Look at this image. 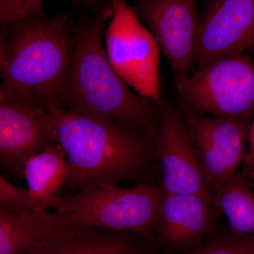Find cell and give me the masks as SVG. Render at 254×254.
Listing matches in <instances>:
<instances>
[{
	"label": "cell",
	"instance_id": "cell-1",
	"mask_svg": "<svg viewBox=\"0 0 254 254\" xmlns=\"http://www.w3.org/2000/svg\"><path fill=\"white\" fill-rule=\"evenodd\" d=\"M45 104L56 119L58 143L68 164L64 187L77 193L123 182L160 183L155 133L73 113L55 99Z\"/></svg>",
	"mask_w": 254,
	"mask_h": 254
},
{
	"label": "cell",
	"instance_id": "cell-2",
	"mask_svg": "<svg viewBox=\"0 0 254 254\" xmlns=\"http://www.w3.org/2000/svg\"><path fill=\"white\" fill-rule=\"evenodd\" d=\"M112 12L105 10L73 21L72 62L57 102L73 113L115 120L156 134L158 103L130 91L107 56L105 23Z\"/></svg>",
	"mask_w": 254,
	"mask_h": 254
},
{
	"label": "cell",
	"instance_id": "cell-3",
	"mask_svg": "<svg viewBox=\"0 0 254 254\" xmlns=\"http://www.w3.org/2000/svg\"><path fill=\"white\" fill-rule=\"evenodd\" d=\"M3 28L0 93H31L43 103L56 100L72 62V20L60 14L24 18Z\"/></svg>",
	"mask_w": 254,
	"mask_h": 254
},
{
	"label": "cell",
	"instance_id": "cell-4",
	"mask_svg": "<svg viewBox=\"0 0 254 254\" xmlns=\"http://www.w3.org/2000/svg\"><path fill=\"white\" fill-rule=\"evenodd\" d=\"M163 195L160 183L131 188L103 186L55 195L48 208L71 214L83 227L136 232L155 239L153 227Z\"/></svg>",
	"mask_w": 254,
	"mask_h": 254
},
{
	"label": "cell",
	"instance_id": "cell-5",
	"mask_svg": "<svg viewBox=\"0 0 254 254\" xmlns=\"http://www.w3.org/2000/svg\"><path fill=\"white\" fill-rule=\"evenodd\" d=\"M182 105L217 118L250 120L254 113V64L242 53L225 55L176 80Z\"/></svg>",
	"mask_w": 254,
	"mask_h": 254
},
{
	"label": "cell",
	"instance_id": "cell-6",
	"mask_svg": "<svg viewBox=\"0 0 254 254\" xmlns=\"http://www.w3.org/2000/svg\"><path fill=\"white\" fill-rule=\"evenodd\" d=\"M112 16L104 33L107 56L114 70L142 98L159 103V48L125 0H111Z\"/></svg>",
	"mask_w": 254,
	"mask_h": 254
},
{
	"label": "cell",
	"instance_id": "cell-7",
	"mask_svg": "<svg viewBox=\"0 0 254 254\" xmlns=\"http://www.w3.org/2000/svg\"><path fill=\"white\" fill-rule=\"evenodd\" d=\"M58 144L56 119L31 93H0V166L8 176L23 177L25 164Z\"/></svg>",
	"mask_w": 254,
	"mask_h": 254
},
{
	"label": "cell",
	"instance_id": "cell-8",
	"mask_svg": "<svg viewBox=\"0 0 254 254\" xmlns=\"http://www.w3.org/2000/svg\"><path fill=\"white\" fill-rule=\"evenodd\" d=\"M158 108L155 139L163 193L212 194L213 188L181 113L162 100L158 103Z\"/></svg>",
	"mask_w": 254,
	"mask_h": 254
},
{
	"label": "cell",
	"instance_id": "cell-9",
	"mask_svg": "<svg viewBox=\"0 0 254 254\" xmlns=\"http://www.w3.org/2000/svg\"><path fill=\"white\" fill-rule=\"evenodd\" d=\"M180 113L213 190L242 163L251 120L208 118L184 105Z\"/></svg>",
	"mask_w": 254,
	"mask_h": 254
},
{
	"label": "cell",
	"instance_id": "cell-10",
	"mask_svg": "<svg viewBox=\"0 0 254 254\" xmlns=\"http://www.w3.org/2000/svg\"><path fill=\"white\" fill-rule=\"evenodd\" d=\"M133 9L150 28L176 80L193 64L200 21L196 0H136Z\"/></svg>",
	"mask_w": 254,
	"mask_h": 254
},
{
	"label": "cell",
	"instance_id": "cell-11",
	"mask_svg": "<svg viewBox=\"0 0 254 254\" xmlns=\"http://www.w3.org/2000/svg\"><path fill=\"white\" fill-rule=\"evenodd\" d=\"M218 215L213 194L163 193L153 233L163 252L187 253L211 235Z\"/></svg>",
	"mask_w": 254,
	"mask_h": 254
},
{
	"label": "cell",
	"instance_id": "cell-12",
	"mask_svg": "<svg viewBox=\"0 0 254 254\" xmlns=\"http://www.w3.org/2000/svg\"><path fill=\"white\" fill-rule=\"evenodd\" d=\"M254 41V0H218L200 21L193 64L242 53Z\"/></svg>",
	"mask_w": 254,
	"mask_h": 254
},
{
	"label": "cell",
	"instance_id": "cell-13",
	"mask_svg": "<svg viewBox=\"0 0 254 254\" xmlns=\"http://www.w3.org/2000/svg\"><path fill=\"white\" fill-rule=\"evenodd\" d=\"M84 228L66 212L22 215L0 212V254H23Z\"/></svg>",
	"mask_w": 254,
	"mask_h": 254
},
{
	"label": "cell",
	"instance_id": "cell-14",
	"mask_svg": "<svg viewBox=\"0 0 254 254\" xmlns=\"http://www.w3.org/2000/svg\"><path fill=\"white\" fill-rule=\"evenodd\" d=\"M154 238L136 232L88 227L23 254H161Z\"/></svg>",
	"mask_w": 254,
	"mask_h": 254
},
{
	"label": "cell",
	"instance_id": "cell-15",
	"mask_svg": "<svg viewBox=\"0 0 254 254\" xmlns=\"http://www.w3.org/2000/svg\"><path fill=\"white\" fill-rule=\"evenodd\" d=\"M66 155L58 144L28 160L23 170L36 212L47 211L48 203L64 187L68 175Z\"/></svg>",
	"mask_w": 254,
	"mask_h": 254
},
{
	"label": "cell",
	"instance_id": "cell-16",
	"mask_svg": "<svg viewBox=\"0 0 254 254\" xmlns=\"http://www.w3.org/2000/svg\"><path fill=\"white\" fill-rule=\"evenodd\" d=\"M219 214H223L228 228L240 235L254 234V193L242 171L212 190Z\"/></svg>",
	"mask_w": 254,
	"mask_h": 254
},
{
	"label": "cell",
	"instance_id": "cell-17",
	"mask_svg": "<svg viewBox=\"0 0 254 254\" xmlns=\"http://www.w3.org/2000/svg\"><path fill=\"white\" fill-rule=\"evenodd\" d=\"M190 254H254V234L240 235L229 228L215 230Z\"/></svg>",
	"mask_w": 254,
	"mask_h": 254
},
{
	"label": "cell",
	"instance_id": "cell-18",
	"mask_svg": "<svg viewBox=\"0 0 254 254\" xmlns=\"http://www.w3.org/2000/svg\"><path fill=\"white\" fill-rule=\"evenodd\" d=\"M0 212L9 215L36 212L28 189L15 186L3 175L0 176Z\"/></svg>",
	"mask_w": 254,
	"mask_h": 254
},
{
	"label": "cell",
	"instance_id": "cell-19",
	"mask_svg": "<svg viewBox=\"0 0 254 254\" xmlns=\"http://www.w3.org/2000/svg\"><path fill=\"white\" fill-rule=\"evenodd\" d=\"M45 0H0V21L3 27L28 18H43L47 15Z\"/></svg>",
	"mask_w": 254,
	"mask_h": 254
},
{
	"label": "cell",
	"instance_id": "cell-20",
	"mask_svg": "<svg viewBox=\"0 0 254 254\" xmlns=\"http://www.w3.org/2000/svg\"><path fill=\"white\" fill-rule=\"evenodd\" d=\"M247 140L249 141V149L245 151L242 164L244 168H254V118L251 122Z\"/></svg>",
	"mask_w": 254,
	"mask_h": 254
},
{
	"label": "cell",
	"instance_id": "cell-21",
	"mask_svg": "<svg viewBox=\"0 0 254 254\" xmlns=\"http://www.w3.org/2000/svg\"><path fill=\"white\" fill-rule=\"evenodd\" d=\"M74 6L83 9H93L95 12L111 9V7H105L102 5L103 0H70Z\"/></svg>",
	"mask_w": 254,
	"mask_h": 254
},
{
	"label": "cell",
	"instance_id": "cell-22",
	"mask_svg": "<svg viewBox=\"0 0 254 254\" xmlns=\"http://www.w3.org/2000/svg\"><path fill=\"white\" fill-rule=\"evenodd\" d=\"M242 172L247 179L249 185L254 190V168H244Z\"/></svg>",
	"mask_w": 254,
	"mask_h": 254
},
{
	"label": "cell",
	"instance_id": "cell-23",
	"mask_svg": "<svg viewBox=\"0 0 254 254\" xmlns=\"http://www.w3.org/2000/svg\"><path fill=\"white\" fill-rule=\"evenodd\" d=\"M253 47H254V41L252 42V44H251L250 48H253Z\"/></svg>",
	"mask_w": 254,
	"mask_h": 254
},
{
	"label": "cell",
	"instance_id": "cell-24",
	"mask_svg": "<svg viewBox=\"0 0 254 254\" xmlns=\"http://www.w3.org/2000/svg\"><path fill=\"white\" fill-rule=\"evenodd\" d=\"M182 254H190V252H187V253Z\"/></svg>",
	"mask_w": 254,
	"mask_h": 254
}]
</instances>
